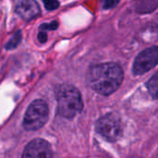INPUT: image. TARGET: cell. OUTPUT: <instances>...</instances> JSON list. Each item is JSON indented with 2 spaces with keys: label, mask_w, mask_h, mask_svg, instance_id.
Segmentation results:
<instances>
[{
  "label": "cell",
  "mask_w": 158,
  "mask_h": 158,
  "mask_svg": "<svg viewBox=\"0 0 158 158\" xmlns=\"http://www.w3.org/2000/svg\"><path fill=\"white\" fill-rule=\"evenodd\" d=\"M20 40H21V32L19 31H17V32L11 37V39L6 43V49H14V48H16V47L19 45Z\"/></svg>",
  "instance_id": "obj_9"
},
{
  "label": "cell",
  "mask_w": 158,
  "mask_h": 158,
  "mask_svg": "<svg viewBox=\"0 0 158 158\" xmlns=\"http://www.w3.org/2000/svg\"><path fill=\"white\" fill-rule=\"evenodd\" d=\"M122 68L114 62L101 63L93 66L87 75L90 87L102 95L116 92L123 81Z\"/></svg>",
  "instance_id": "obj_1"
},
{
  "label": "cell",
  "mask_w": 158,
  "mask_h": 158,
  "mask_svg": "<svg viewBox=\"0 0 158 158\" xmlns=\"http://www.w3.org/2000/svg\"><path fill=\"white\" fill-rule=\"evenodd\" d=\"M16 12L23 19L31 20L41 13V9L37 2L33 0H24L19 1L16 4Z\"/></svg>",
  "instance_id": "obj_7"
},
{
  "label": "cell",
  "mask_w": 158,
  "mask_h": 158,
  "mask_svg": "<svg viewBox=\"0 0 158 158\" xmlns=\"http://www.w3.org/2000/svg\"><path fill=\"white\" fill-rule=\"evenodd\" d=\"M22 158H53V151L46 141L35 139L25 147Z\"/></svg>",
  "instance_id": "obj_6"
},
{
  "label": "cell",
  "mask_w": 158,
  "mask_h": 158,
  "mask_svg": "<svg viewBox=\"0 0 158 158\" xmlns=\"http://www.w3.org/2000/svg\"><path fill=\"white\" fill-rule=\"evenodd\" d=\"M118 4V1L117 2H114V1H106V2H104V8H110V7H114L116 5Z\"/></svg>",
  "instance_id": "obj_13"
},
{
  "label": "cell",
  "mask_w": 158,
  "mask_h": 158,
  "mask_svg": "<svg viewBox=\"0 0 158 158\" xmlns=\"http://www.w3.org/2000/svg\"><path fill=\"white\" fill-rule=\"evenodd\" d=\"M131 158H143V157H140V156H132V157Z\"/></svg>",
  "instance_id": "obj_14"
},
{
  "label": "cell",
  "mask_w": 158,
  "mask_h": 158,
  "mask_svg": "<svg viewBox=\"0 0 158 158\" xmlns=\"http://www.w3.org/2000/svg\"><path fill=\"white\" fill-rule=\"evenodd\" d=\"M157 74L156 73V74L149 80V81H148L147 84H146L147 89H148V92L150 93L151 96H152L154 99H156V98H157Z\"/></svg>",
  "instance_id": "obj_8"
},
{
  "label": "cell",
  "mask_w": 158,
  "mask_h": 158,
  "mask_svg": "<svg viewBox=\"0 0 158 158\" xmlns=\"http://www.w3.org/2000/svg\"><path fill=\"white\" fill-rule=\"evenodd\" d=\"M58 24L56 21H52L50 24H43L41 25L40 29L41 30H49V31H53V30H56L57 28Z\"/></svg>",
  "instance_id": "obj_11"
},
{
  "label": "cell",
  "mask_w": 158,
  "mask_h": 158,
  "mask_svg": "<svg viewBox=\"0 0 158 158\" xmlns=\"http://www.w3.org/2000/svg\"><path fill=\"white\" fill-rule=\"evenodd\" d=\"M38 40L40 41V43L44 44L47 41V34L44 31H40L38 34Z\"/></svg>",
  "instance_id": "obj_12"
},
{
  "label": "cell",
  "mask_w": 158,
  "mask_h": 158,
  "mask_svg": "<svg viewBox=\"0 0 158 158\" xmlns=\"http://www.w3.org/2000/svg\"><path fill=\"white\" fill-rule=\"evenodd\" d=\"M58 113L66 118H73L83 107L81 95L70 84H62L56 91Z\"/></svg>",
  "instance_id": "obj_2"
},
{
  "label": "cell",
  "mask_w": 158,
  "mask_h": 158,
  "mask_svg": "<svg viewBox=\"0 0 158 158\" xmlns=\"http://www.w3.org/2000/svg\"><path fill=\"white\" fill-rule=\"evenodd\" d=\"M95 129L100 135L110 142H116L122 134L121 120L114 113H108L100 118L96 122Z\"/></svg>",
  "instance_id": "obj_4"
},
{
  "label": "cell",
  "mask_w": 158,
  "mask_h": 158,
  "mask_svg": "<svg viewBox=\"0 0 158 158\" xmlns=\"http://www.w3.org/2000/svg\"><path fill=\"white\" fill-rule=\"evenodd\" d=\"M48 106L45 101L37 99L28 107L24 119L23 127L27 131H37L44 127L48 119Z\"/></svg>",
  "instance_id": "obj_3"
},
{
  "label": "cell",
  "mask_w": 158,
  "mask_h": 158,
  "mask_svg": "<svg viewBox=\"0 0 158 158\" xmlns=\"http://www.w3.org/2000/svg\"><path fill=\"white\" fill-rule=\"evenodd\" d=\"M158 50L156 46H152L138 55L134 63H133V73L137 75H142L153 68H155L157 64Z\"/></svg>",
  "instance_id": "obj_5"
},
{
  "label": "cell",
  "mask_w": 158,
  "mask_h": 158,
  "mask_svg": "<svg viewBox=\"0 0 158 158\" xmlns=\"http://www.w3.org/2000/svg\"><path fill=\"white\" fill-rule=\"evenodd\" d=\"M44 6H45V8L47 10H54V9L57 8L58 6H59V2H57V1H51V0L44 1Z\"/></svg>",
  "instance_id": "obj_10"
}]
</instances>
